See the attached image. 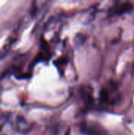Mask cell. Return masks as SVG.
<instances>
[{"label":"cell","mask_w":134,"mask_h":135,"mask_svg":"<svg viewBox=\"0 0 134 135\" xmlns=\"http://www.w3.org/2000/svg\"><path fill=\"white\" fill-rule=\"evenodd\" d=\"M81 95L83 99L84 104L87 107H91L94 101H93V97L92 93L91 92V89L88 87H84L81 89Z\"/></svg>","instance_id":"obj_3"},{"label":"cell","mask_w":134,"mask_h":135,"mask_svg":"<svg viewBox=\"0 0 134 135\" xmlns=\"http://www.w3.org/2000/svg\"><path fill=\"white\" fill-rule=\"evenodd\" d=\"M81 132L85 135H107V130L99 123L85 121L80 125Z\"/></svg>","instance_id":"obj_1"},{"label":"cell","mask_w":134,"mask_h":135,"mask_svg":"<svg viewBox=\"0 0 134 135\" xmlns=\"http://www.w3.org/2000/svg\"><path fill=\"white\" fill-rule=\"evenodd\" d=\"M118 100V95L116 93V89L113 86L112 89L103 88L100 92V101L105 104L113 105Z\"/></svg>","instance_id":"obj_2"},{"label":"cell","mask_w":134,"mask_h":135,"mask_svg":"<svg viewBox=\"0 0 134 135\" xmlns=\"http://www.w3.org/2000/svg\"><path fill=\"white\" fill-rule=\"evenodd\" d=\"M133 6L131 3L125 2V3H122V5H120L119 6H118L114 10V13L116 14H122L124 13H127V12L131 11L133 9Z\"/></svg>","instance_id":"obj_4"}]
</instances>
